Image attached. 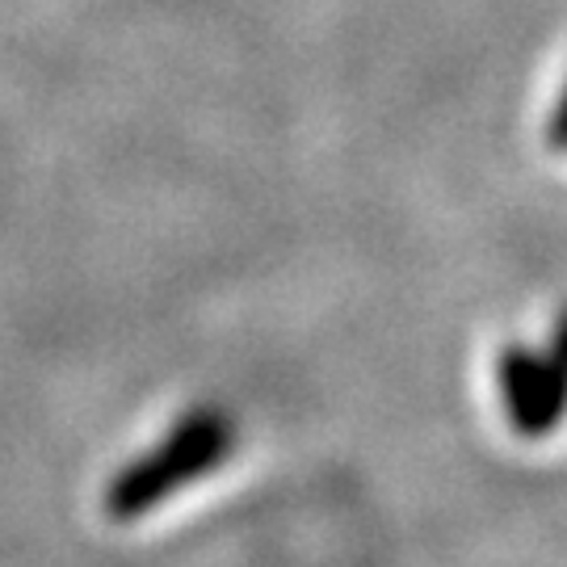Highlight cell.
Returning <instances> with one entry per match:
<instances>
[{"mask_svg": "<svg viewBox=\"0 0 567 567\" xmlns=\"http://www.w3.org/2000/svg\"><path fill=\"white\" fill-rule=\"evenodd\" d=\"M496 391L508 429L526 442H538L567 416V358L547 341H508L496 358Z\"/></svg>", "mask_w": 567, "mask_h": 567, "instance_id": "obj_2", "label": "cell"}, {"mask_svg": "<svg viewBox=\"0 0 567 567\" xmlns=\"http://www.w3.org/2000/svg\"><path fill=\"white\" fill-rule=\"evenodd\" d=\"M547 147L550 152H564L567 156V84H564V97L555 102V110H550V118H547Z\"/></svg>", "mask_w": 567, "mask_h": 567, "instance_id": "obj_3", "label": "cell"}, {"mask_svg": "<svg viewBox=\"0 0 567 567\" xmlns=\"http://www.w3.org/2000/svg\"><path fill=\"white\" fill-rule=\"evenodd\" d=\"M240 446V421L224 404H194L168 425L161 442L140 450L126 466H118L102 492V508L110 522L131 526L147 513L164 508L185 487L215 475Z\"/></svg>", "mask_w": 567, "mask_h": 567, "instance_id": "obj_1", "label": "cell"}]
</instances>
